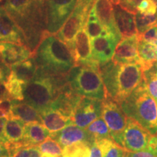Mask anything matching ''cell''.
<instances>
[{
    "mask_svg": "<svg viewBox=\"0 0 157 157\" xmlns=\"http://www.w3.org/2000/svg\"><path fill=\"white\" fill-rule=\"evenodd\" d=\"M143 82L149 94L157 103V70L154 67L143 71Z\"/></svg>",
    "mask_w": 157,
    "mask_h": 157,
    "instance_id": "33",
    "label": "cell"
},
{
    "mask_svg": "<svg viewBox=\"0 0 157 157\" xmlns=\"http://www.w3.org/2000/svg\"><path fill=\"white\" fill-rule=\"evenodd\" d=\"M50 137L56 140L63 148L80 143L91 145L95 140L87 129L73 123L58 132L50 133Z\"/></svg>",
    "mask_w": 157,
    "mask_h": 157,
    "instance_id": "13",
    "label": "cell"
},
{
    "mask_svg": "<svg viewBox=\"0 0 157 157\" xmlns=\"http://www.w3.org/2000/svg\"><path fill=\"white\" fill-rule=\"evenodd\" d=\"M4 0H0V2H3Z\"/></svg>",
    "mask_w": 157,
    "mask_h": 157,
    "instance_id": "50",
    "label": "cell"
},
{
    "mask_svg": "<svg viewBox=\"0 0 157 157\" xmlns=\"http://www.w3.org/2000/svg\"><path fill=\"white\" fill-rule=\"evenodd\" d=\"M157 13L154 15H146L137 11L135 13V25L137 35H141L149 28L156 24Z\"/></svg>",
    "mask_w": 157,
    "mask_h": 157,
    "instance_id": "31",
    "label": "cell"
},
{
    "mask_svg": "<svg viewBox=\"0 0 157 157\" xmlns=\"http://www.w3.org/2000/svg\"><path fill=\"white\" fill-rule=\"evenodd\" d=\"M141 0H119L117 5L125 10L135 13L137 12V7Z\"/></svg>",
    "mask_w": 157,
    "mask_h": 157,
    "instance_id": "37",
    "label": "cell"
},
{
    "mask_svg": "<svg viewBox=\"0 0 157 157\" xmlns=\"http://www.w3.org/2000/svg\"><path fill=\"white\" fill-rule=\"evenodd\" d=\"M90 145L85 143L66 147L63 148V157H90Z\"/></svg>",
    "mask_w": 157,
    "mask_h": 157,
    "instance_id": "32",
    "label": "cell"
},
{
    "mask_svg": "<svg viewBox=\"0 0 157 157\" xmlns=\"http://www.w3.org/2000/svg\"><path fill=\"white\" fill-rule=\"evenodd\" d=\"M139 39L146 41V42L154 43L157 41V25H153L145 31L141 35H138Z\"/></svg>",
    "mask_w": 157,
    "mask_h": 157,
    "instance_id": "38",
    "label": "cell"
},
{
    "mask_svg": "<svg viewBox=\"0 0 157 157\" xmlns=\"http://www.w3.org/2000/svg\"><path fill=\"white\" fill-rule=\"evenodd\" d=\"M84 29L87 31L90 39L109 34L106 29L104 28L103 25L101 24V23L98 21L95 13H93L92 10L90 12L87 23L84 26Z\"/></svg>",
    "mask_w": 157,
    "mask_h": 157,
    "instance_id": "27",
    "label": "cell"
},
{
    "mask_svg": "<svg viewBox=\"0 0 157 157\" xmlns=\"http://www.w3.org/2000/svg\"><path fill=\"white\" fill-rule=\"evenodd\" d=\"M150 1H153V0H150Z\"/></svg>",
    "mask_w": 157,
    "mask_h": 157,
    "instance_id": "52",
    "label": "cell"
},
{
    "mask_svg": "<svg viewBox=\"0 0 157 157\" xmlns=\"http://www.w3.org/2000/svg\"><path fill=\"white\" fill-rule=\"evenodd\" d=\"M13 157H41V152L37 146H23L12 154Z\"/></svg>",
    "mask_w": 157,
    "mask_h": 157,
    "instance_id": "34",
    "label": "cell"
},
{
    "mask_svg": "<svg viewBox=\"0 0 157 157\" xmlns=\"http://www.w3.org/2000/svg\"><path fill=\"white\" fill-rule=\"evenodd\" d=\"M7 98H10V96L9 95L7 88H6L5 82L0 81V99Z\"/></svg>",
    "mask_w": 157,
    "mask_h": 157,
    "instance_id": "43",
    "label": "cell"
},
{
    "mask_svg": "<svg viewBox=\"0 0 157 157\" xmlns=\"http://www.w3.org/2000/svg\"><path fill=\"white\" fill-rule=\"evenodd\" d=\"M147 150L150 151L157 156V133L156 135H152L149 140Z\"/></svg>",
    "mask_w": 157,
    "mask_h": 157,
    "instance_id": "42",
    "label": "cell"
},
{
    "mask_svg": "<svg viewBox=\"0 0 157 157\" xmlns=\"http://www.w3.org/2000/svg\"><path fill=\"white\" fill-rule=\"evenodd\" d=\"M42 124L50 133L56 132L74 123L71 118L53 109H48L40 113Z\"/></svg>",
    "mask_w": 157,
    "mask_h": 157,
    "instance_id": "20",
    "label": "cell"
},
{
    "mask_svg": "<svg viewBox=\"0 0 157 157\" xmlns=\"http://www.w3.org/2000/svg\"><path fill=\"white\" fill-rule=\"evenodd\" d=\"M37 146L41 152V157H63V148L50 137Z\"/></svg>",
    "mask_w": 157,
    "mask_h": 157,
    "instance_id": "28",
    "label": "cell"
},
{
    "mask_svg": "<svg viewBox=\"0 0 157 157\" xmlns=\"http://www.w3.org/2000/svg\"><path fill=\"white\" fill-rule=\"evenodd\" d=\"M12 101L11 98L0 99V118H12Z\"/></svg>",
    "mask_w": 157,
    "mask_h": 157,
    "instance_id": "36",
    "label": "cell"
},
{
    "mask_svg": "<svg viewBox=\"0 0 157 157\" xmlns=\"http://www.w3.org/2000/svg\"><path fill=\"white\" fill-rule=\"evenodd\" d=\"M102 101L82 97L74 109L72 120L77 126L87 128L98 118L101 117Z\"/></svg>",
    "mask_w": 157,
    "mask_h": 157,
    "instance_id": "11",
    "label": "cell"
},
{
    "mask_svg": "<svg viewBox=\"0 0 157 157\" xmlns=\"http://www.w3.org/2000/svg\"><path fill=\"white\" fill-rule=\"evenodd\" d=\"M34 59L39 68L52 75H65L75 66L68 45L48 31L37 46Z\"/></svg>",
    "mask_w": 157,
    "mask_h": 157,
    "instance_id": "3",
    "label": "cell"
},
{
    "mask_svg": "<svg viewBox=\"0 0 157 157\" xmlns=\"http://www.w3.org/2000/svg\"><path fill=\"white\" fill-rule=\"evenodd\" d=\"M113 15L116 25L121 38L137 34L135 25V14L125 10L118 5H114Z\"/></svg>",
    "mask_w": 157,
    "mask_h": 157,
    "instance_id": "19",
    "label": "cell"
},
{
    "mask_svg": "<svg viewBox=\"0 0 157 157\" xmlns=\"http://www.w3.org/2000/svg\"><path fill=\"white\" fill-rule=\"evenodd\" d=\"M0 42L25 44L24 36L21 29L2 5H0Z\"/></svg>",
    "mask_w": 157,
    "mask_h": 157,
    "instance_id": "16",
    "label": "cell"
},
{
    "mask_svg": "<svg viewBox=\"0 0 157 157\" xmlns=\"http://www.w3.org/2000/svg\"><path fill=\"white\" fill-rule=\"evenodd\" d=\"M111 2H112V3L113 5H117L118 4V2H119V0H111Z\"/></svg>",
    "mask_w": 157,
    "mask_h": 157,
    "instance_id": "47",
    "label": "cell"
},
{
    "mask_svg": "<svg viewBox=\"0 0 157 157\" xmlns=\"http://www.w3.org/2000/svg\"><path fill=\"white\" fill-rule=\"evenodd\" d=\"M153 2H154V4H155V5H156V7H157V0H153Z\"/></svg>",
    "mask_w": 157,
    "mask_h": 157,
    "instance_id": "48",
    "label": "cell"
},
{
    "mask_svg": "<svg viewBox=\"0 0 157 157\" xmlns=\"http://www.w3.org/2000/svg\"><path fill=\"white\" fill-rule=\"evenodd\" d=\"M137 11L146 15H154L157 13V7L153 1L141 0L137 7Z\"/></svg>",
    "mask_w": 157,
    "mask_h": 157,
    "instance_id": "35",
    "label": "cell"
},
{
    "mask_svg": "<svg viewBox=\"0 0 157 157\" xmlns=\"http://www.w3.org/2000/svg\"><path fill=\"white\" fill-rule=\"evenodd\" d=\"M10 68L11 71L17 78L27 84L34 78L38 66L34 58H29L22 62L12 65Z\"/></svg>",
    "mask_w": 157,
    "mask_h": 157,
    "instance_id": "24",
    "label": "cell"
},
{
    "mask_svg": "<svg viewBox=\"0 0 157 157\" xmlns=\"http://www.w3.org/2000/svg\"><path fill=\"white\" fill-rule=\"evenodd\" d=\"M139 37L137 34L122 37L117 47L113 53L112 61L115 63L126 64L132 63H140L138 56Z\"/></svg>",
    "mask_w": 157,
    "mask_h": 157,
    "instance_id": "15",
    "label": "cell"
},
{
    "mask_svg": "<svg viewBox=\"0 0 157 157\" xmlns=\"http://www.w3.org/2000/svg\"><path fill=\"white\" fill-rule=\"evenodd\" d=\"M4 157H11L10 156H4Z\"/></svg>",
    "mask_w": 157,
    "mask_h": 157,
    "instance_id": "49",
    "label": "cell"
},
{
    "mask_svg": "<svg viewBox=\"0 0 157 157\" xmlns=\"http://www.w3.org/2000/svg\"><path fill=\"white\" fill-rule=\"evenodd\" d=\"M121 39V36L113 34H107L91 39L93 57L100 66L111 61L116 47Z\"/></svg>",
    "mask_w": 157,
    "mask_h": 157,
    "instance_id": "14",
    "label": "cell"
},
{
    "mask_svg": "<svg viewBox=\"0 0 157 157\" xmlns=\"http://www.w3.org/2000/svg\"><path fill=\"white\" fill-rule=\"evenodd\" d=\"M77 0H47V31L58 33L75 7Z\"/></svg>",
    "mask_w": 157,
    "mask_h": 157,
    "instance_id": "10",
    "label": "cell"
},
{
    "mask_svg": "<svg viewBox=\"0 0 157 157\" xmlns=\"http://www.w3.org/2000/svg\"><path fill=\"white\" fill-rule=\"evenodd\" d=\"M66 75H52L38 67L34 78L25 84L23 101L40 113L46 111L67 83Z\"/></svg>",
    "mask_w": 157,
    "mask_h": 157,
    "instance_id": "4",
    "label": "cell"
},
{
    "mask_svg": "<svg viewBox=\"0 0 157 157\" xmlns=\"http://www.w3.org/2000/svg\"><path fill=\"white\" fill-rule=\"evenodd\" d=\"M95 141L101 148L103 157H120L125 150L111 138H103Z\"/></svg>",
    "mask_w": 157,
    "mask_h": 157,
    "instance_id": "29",
    "label": "cell"
},
{
    "mask_svg": "<svg viewBox=\"0 0 157 157\" xmlns=\"http://www.w3.org/2000/svg\"><path fill=\"white\" fill-rule=\"evenodd\" d=\"M7 120V118H5V117L0 118V138H1L2 135L3 134V131H4V129H5V124Z\"/></svg>",
    "mask_w": 157,
    "mask_h": 157,
    "instance_id": "45",
    "label": "cell"
},
{
    "mask_svg": "<svg viewBox=\"0 0 157 157\" xmlns=\"http://www.w3.org/2000/svg\"><path fill=\"white\" fill-rule=\"evenodd\" d=\"M25 84H26L25 82L17 78L12 71L7 82H5L6 88L10 98L18 101H23V90Z\"/></svg>",
    "mask_w": 157,
    "mask_h": 157,
    "instance_id": "26",
    "label": "cell"
},
{
    "mask_svg": "<svg viewBox=\"0 0 157 157\" xmlns=\"http://www.w3.org/2000/svg\"><path fill=\"white\" fill-rule=\"evenodd\" d=\"M106 98L120 105L143 82V70L137 63L119 64L112 60L100 66Z\"/></svg>",
    "mask_w": 157,
    "mask_h": 157,
    "instance_id": "2",
    "label": "cell"
},
{
    "mask_svg": "<svg viewBox=\"0 0 157 157\" xmlns=\"http://www.w3.org/2000/svg\"><path fill=\"white\" fill-rule=\"evenodd\" d=\"M31 52L30 49L25 44L0 42V54L10 66L31 58L32 56Z\"/></svg>",
    "mask_w": 157,
    "mask_h": 157,
    "instance_id": "18",
    "label": "cell"
},
{
    "mask_svg": "<svg viewBox=\"0 0 157 157\" xmlns=\"http://www.w3.org/2000/svg\"><path fill=\"white\" fill-rule=\"evenodd\" d=\"M152 135L130 117L127 118L121 146L127 151L146 150Z\"/></svg>",
    "mask_w": 157,
    "mask_h": 157,
    "instance_id": "9",
    "label": "cell"
},
{
    "mask_svg": "<svg viewBox=\"0 0 157 157\" xmlns=\"http://www.w3.org/2000/svg\"><path fill=\"white\" fill-rule=\"evenodd\" d=\"M91 10L109 34L121 37L116 25L113 5L111 0H95Z\"/></svg>",
    "mask_w": 157,
    "mask_h": 157,
    "instance_id": "17",
    "label": "cell"
},
{
    "mask_svg": "<svg viewBox=\"0 0 157 157\" xmlns=\"http://www.w3.org/2000/svg\"><path fill=\"white\" fill-rule=\"evenodd\" d=\"M120 157H129V156H128V154H127V151L124 150V152L122 153V154H121Z\"/></svg>",
    "mask_w": 157,
    "mask_h": 157,
    "instance_id": "46",
    "label": "cell"
},
{
    "mask_svg": "<svg viewBox=\"0 0 157 157\" xmlns=\"http://www.w3.org/2000/svg\"><path fill=\"white\" fill-rule=\"evenodd\" d=\"M24 123L20 119L15 118L8 119L6 121L0 142L5 146L11 143H21L24 134Z\"/></svg>",
    "mask_w": 157,
    "mask_h": 157,
    "instance_id": "23",
    "label": "cell"
},
{
    "mask_svg": "<svg viewBox=\"0 0 157 157\" xmlns=\"http://www.w3.org/2000/svg\"><path fill=\"white\" fill-rule=\"evenodd\" d=\"M95 0H77L69 17L57 33V36L72 50L78 31L84 28Z\"/></svg>",
    "mask_w": 157,
    "mask_h": 157,
    "instance_id": "7",
    "label": "cell"
},
{
    "mask_svg": "<svg viewBox=\"0 0 157 157\" xmlns=\"http://www.w3.org/2000/svg\"><path fill=\"white\" fill-rule=\"evenodd\" d=\"M6 156H10L8 150L6 148L5 144L0 142V157H4Z\"/></svg>",
    "mask_w": 157,
    "mask_h": 157,
    "instance_id": "44",
    "label": "cell"
},
{
    "mask_svg": "<svg viewBox=\"0 0 157 157\" xmlns=\"http://www.w3.org/2000/svg\"><path fill=\"white\" fill-rule=\"evenodd\" d=\"M2 2L23 33L25 44L34 50L47 32V0H4Z\"/></svg>",
    "mask_w": 157,
    "mask_h": 157,
    "instance_id": "1",
    "label": "cell"
},
{
    "mask_svg": "<svg viewBox=\"0 0 157 157\" xmlns=\"http://www.w3.org/2000/svg\"><path fill=\"white\" fill-rule=\"evenodd\" d=\"M127 117L137 121L152 135L157 133V103L150 95L144 82L120 104Z\"/></svg>",
    "mask_w": 157,
    "mask_h": 157,
    "instance_id": "5",
    "label": "cell"
},
{
    "mask_svg": "<svg viewBox=\"0 0 157 157\" xmlns=\"http://www.w3.org/2000/svg\"><path fill=\"white\" fill-rule=\"evenodd\" d=\"M101 117L109 127L111 139L121 146L127 118L121 105L111 98H105L102 101Z\"/></svg>",
    "mask_w": 157,
    "mask_h": 157,
    "instance_id": "8",
    "label": "cell"
},
{
    "mask_svg": "<svg viewBox=\"0 0 157 157\" xmlns=\"http://www.w3.org/2000/svg\"><path fill=\"white\" fill-rule=\"evenodd\" d=\"M50 135V131L41 123H27L24 127L22 142L25 146H36L48 138Z\"/></svg>",
    "mask_w": 157,
    "mask_h": 157,
    "instance_id": "22",
    "label": "cell"
},
{
    "mask_svg": "<svg viewBox=\"0 0 157 157\" xmlns=\"http://www.w3.org/2000/svg\"><path fill=\"white\" fill-rule=\"evenodd\" d=\"M12 118L20 119L24 124L39 122L42 124L40 113L24 101L13 99L12 101Z\"/></svg>",
    "mask_w": 157,
    "mask_h": 157,
    "instance_id": "21",
    "label": "cell"
},
{
    "mask_svg": "<svg viewBox=\"0 0 157 157\" xmlns=\"http://www.w3.org/2000/svg\"><path fill=\"white\" fill-rule=\"evenodd\" d=\"M86 129L93 135L95 140L103 138H111L109 127L102 117L98 118L90 124Z\"/></svg>",
    "mask_w": 157,
    "mask_h": 157,
    "instance_id": "30",
    "label": "cell"
},
{
    "mask_svg": "<svg viewBox=\"0 0 157 157\" xmlns=\"http://www.w3.org/2000/svg\"><path fill=\"white\" fill-rule=\"evenodd\" d=\"M11 73V68L6 63L0 54V81L6 82Z\"/></svg>",
    "mask_w": 157,
    "mask_h": 157,
    "instance_id": "39",
    "label": "cell"
},
{
    "mask_svg": "<svg viewBox=\"0 0 157 157\" xmlns=\"http://www.w3.org/2000/svg\"><path fill=\"white\" fill-rule=\"evenodd\" d=\"M90 157H103L102 152L98 143L95 140L90 145Z\"/></svg>",
    "mask_w": 157,
    "mask_h": 157,
    "instance_id": "41",
    "label": "cell"
},
{
    "mask_svg": "<svg viewBox=\"0 0 157 157\" xmlns=\"http://www.w3.org/2000/svg\"><path fill=\"white\" fill-rule=\"evenodd\" d=\"M156 25H157V19H156Z\"/></svg>",
    "mask_w": 157,
    "mask_h": 157,
    "instance_id": "51",
    "label": "cell"
},
{
    "mask_svg": "<svg viewBox=\"0 0 157 157\" xmlns=\"http://www.w3.org/2000/svg\"><path fill=\"white\" fill-rule=\"evenodd\" d=\"M66 77L71 89L78 95L101 101L106 98L100 68L74 66Z\"/></svg>",
    "mask_w": 157,
    "mask_h": 157,
    "instance_id": "6",
    "label": "cell"
},
{
    "mask_svg": "<svg viewBox=\"0 0 157 157\" xmlns=\"http://www.w3.org/2000/svg\"><path fill=\"white\" fill-rule=\"evenodd\" d=\"M71 52L74 56L75 66L100 68L99 63L94 60L93 57L91 40L84 28L78 31L76 35Z\"/></svg>",
    "mask_w": 157,
    "mask_h": 157,
    "instance_id": "12",
    "label": "cell"
},
{
    "mask_svg": "<svg viewBox=\"0 0 157 157\" xmlns=\"http://www.w3.org/2000/svg\"><path fill=\"white\" fill-rule=\"evenodd\" d=\"M127 154L129 157H157V156L150 151L143 150L139 151H127Z\"/></svg>",
    "mask_w": 157,
    "mask_h": 157,
    "instance_id": "40",
    "label": "cell"
},
{
    "mask_svg": "<svg viewBox=\"0 0 157 157\" xmlns=\"http://www.w3.org/2000/svg\"><path fill=\"white\" fill-rule=\"evenodd\" d=\"M138 56L143 71L151 68L157 60V48L152 43L139 39Z\"/></svg>",
    "mask_w": 157,
    "mask_h": 157,
    "instance_id": "25",
    "label": "cell"
}]
</instances>
